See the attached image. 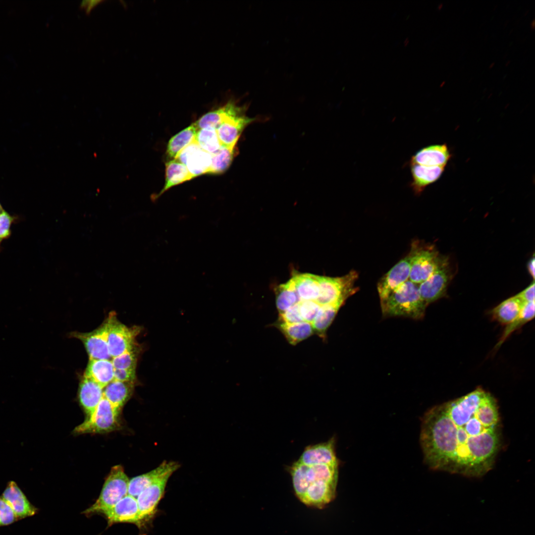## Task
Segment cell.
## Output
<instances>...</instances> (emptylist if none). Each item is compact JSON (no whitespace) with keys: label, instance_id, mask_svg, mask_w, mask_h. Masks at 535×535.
<instances>
[{"label":"cell","instance_id":"37","mask_svg":"<svg viewBox=\"0 0 535 535\" xmlns=\"http://www.w3.org/2000/svg\"><path fill=\"white\" fill-rule=\"evenodd\" d=\"M523 303L535 301V282L533 281L527 288L516 295Z\"/></svg>","mask_w":535,"mask_h":535},{"label":"cell","instance_id":"16","mask_svg":"<svg viewBox=\"0 0 535 535\" xmlns=\"http://www.w3.org/2000/svg\"><path fill=\"white\" fill-rule=\"evenodd\" d=\"M408 164L412 176L409 186L416 195L421 194L427 186L438 180L445 167V166H428L417 163Z\"/></svg>","mask_w":535,"mask_h":535},{"label":"cell","instance_id":"4","mask_svg":"<svg viewBox=\"0 0 535 535\" xmlns=\"http://www.w3.org/2000/svg\"><path fill=\"white\" fill-rule=\"evenodd\" d=\"M129 480L120 465L113 467L96 502L83 512L87 515L101 513L115 505L128 494Z\"/></svg>","mask_w":535,"mask_h":535},{"label":"cell","instance_id":"42","mask_svg":"<svg viewBox=\"0 0 535 535\" xmlns=\"http://www.w3.org/2000/svg\"><path fill=\"white\" fill-rule=\"evenodd\" d=\"M3 211H4V210H3V209H2V207H1V205H0V214H1V213H2V212Z\"/></svg>","mask_w":535,"mask_h":535},{"label":"cell","instance_id":"20","mask_svg":"<svg viewBox=\"0 0 535 535\" xmlns=\"http://www.w3.org/2000/svg\"><path fill=\"white\" fill-rule=\"evenodd\" d=\"M114 370L111 360L89 359L83 376L104 388L114 379Z\"/></svg>","mask_w":535,"mask_h":535},{"label":"cell","instance_id":"27","mask_svg":"<svg viewBox=\"0 0 535 535\" xmlns=\"http://www.w3.org/2000/svg\"><path fill=\"white\" fill-rule=\"evenodd\" d=\"M237 154V149L221 146L219 150L212 155V163L207 174H220L227 170Z\"/></svg>","mask_w":535,"mask_h":535},{"label":"cell","instance_id":"7","mask_svg":"<svg viewBox=\"0 0 535 535\" xmlns=\"http://www.w3.org/2000/svg\"><path fill=\"white\" fill-rule=\"evenodd\" d=\"M120 410L115 408L104 397L93 413L76 427V433H104L119 428L118 415Z\"/></svg>","mask_w":535,"mask_h":535},{"label":"cell","instance_id":"17","mask_svg":"<svg viewBox=\"0 0 535 535\" xmlns=\"http://www.w3.org/2000/svg\"><path fill=\"white\" fill-rule=\"evenodd\" d=\"M180 467L175 461H163L153 470L136 476L129 480L128 494L137 498L146 487L162 475L169 472H175Z\"/></svg>","mask_w":535,"mask_h":535},{"label":"cell","instance_id":"12","mask_svg":"<svg viewBox=\"0 0 535 535\" xmlns=\"http://www.w3.org/2000/svg\"><path fill=\"white\" fill-rule=\"evenodd\" d=\"M411 269V258L408 254L392 267L380 279L377 284V291L382 300L409 280Z\"/></svg>","mask_w":535,"mask_h":535},{"label":"cell","instance_id":"35","mask_svg":"<svg viewBox=\"0 0 535 535\" xmlns=\"http://www.w3.org/2000/svg\"><path fill=\"white\" fill-rule=\"evenodd\" d=\"M14 218L4 211L0 214V241L10 235V226Z\"/></svg>","mask_w":535,"mask_h":535},{"label":"cell","instance_id":"34","mask_svg":"<svg viewBox=\"0 0 535 535\" xmlns=\"http://www.w3.org/2000/svg\"><path fill=\"white\" fill-rule=\"evenodd\" d=\"M17 520L11 508L0 497V527L9 525Z\"/></svg>","mask_w":535,"mask_h":535},{"label":"cell","instance_id":"6","mask_svg":"<svg viewBox=\"0 0 535 535\" xmlns=\"http://www.w3.org/2000/svg\"><path fill=\"white\" fill-rule=\"evenodd\" d=\"M107 318V345L111 359L139 345L136 338L141 332L140 326H127L118 320L114 312H110Z\"/></svg>","mask_w":535,"mask_h":535},{"label":"cell","instance_id":"11","mask_svg":"<svg viewBox=\"0 0 535 535\" xmlns=\"http://www.w3.org/2000/svg\"><path fill=\"white\" fill-rule=\"evenodd\" d=\"M107 318L96 329L89 332H73L70 336L81 341L89 359L111 360L107 345Z\"/></svg>","mask_w":535,"mask_h":535},{"label":"cell","instance_id":"26","mask_svg":"<svg viewBox=\"0 0 535 535\" xmlns=\"http://www.w3.org/2000/svg\"><path fill=\"white\" fill-rule=\"evenodd\" d=\"M279 329L288 342L295 345L307 338L313 333L311 323L302 321L294 323H280Z\"/></svg>","mask_w":535,"mask_h":535},{"label":"cell","instance_id":"36","mask_svg":"<svg viewBox=\"0 0 535 535\" xmlns=\"http://www.w3.org/2000/svg\"><path fill=\"white\" fill-rule=\"evenodd\" d=\"M114 379L123 382H133L136 381L135 370L114 369Z\"/></svg>","mask_w":535,"mask_h":535},{"label":"cell","instance_id":"2","mask_svg":"<svg viewBox=\"0 0 535 535\" xmlns=\"http://www.w3.org/2000/svg\"><path fill=\"white\" fill-rule=\"evenodd\" d=\"M336 439L306 447L289 467L294 493L309 507L322 509L336 496L340 464L335 450Z\"/></svg>","mask_w":535,"mask_h":535},{"label":"cell","instance_id":"23","mask_svg":"<svg viewBox=\"0 0 535 535\" xmlns=\"http://www.w3.org/2000/svg\"><path fill=\"white\" fill-rule=\"evenodd\" d=\"M524 304L516 295L502 301L491 311L492 317L498 322L507 325L519 314Z\"/></svg>","mask_w":535,"mask_h":535},{"label":"cell","instance_id":"41","mask_svg":"<svg viewBox=\"0 0 535 535\" xmlns=\"http://www.w3.org/2000/svg\"><path fill=\"white\" fill-rule=\"evenodd\" d=\"M442 6H443V4H442V3H440V4H439V5L438 6V9L439 10H440V9H441V8L442 7Z\"/></svg>","mask_w":535,"mask_h":535},{"label":"cell","instance_id":"18","mask_svg":"<svg viewBox=\"0 0 535 535\" xmlns=\"http://www.w3.org/2000/svg\"><path fill=\"white\" fill-rule=\"evenodd\" d=\"M451 157V154L446 144H435L417 151L411 157L408 163L428 166H446Z\"/></svg>","mask_w":535,"mask_h":535},{"label":"cell","instance_id":"13","mask_svg":"<svg viewBox=\"0 0 535 535\" xmlns=\"http://www.w3.org/2000/svg\"><path fill=\"white\" fill-rule=\"evenodd\" d=\"M185 165L195 178L207 174L212 163V155L202 149L194 141L178 155L175 159Z\"/></svg>","mask_w":535,"mask_h":535},{"label":"cell","instance_id":"44","mask_svg":"<svg viewBox=\"0 0 535 535\" xmlns=\"http://www.w3.org/2000/svg\"><path fill=\"white\" fill-rule=\"evenodd\" d=\"M493 65H494V63H492V64H491L490 65L489 68H491L493 66Z\"/></svg>","mask_w":535,"mask_h":535},{"label":"cell","instance_id":"45","mask_svg":"<svg viewBox=\"0 0 535 535\" xmlns=\"http://www.w3.org/2000/svg\"><path fill=\"white\" fill-rule=\"evenodd\" d=\"M0 243H1V241H0Z\"/></svg>","mask_w":535,"mask_h":535},{"label":"cell","instance_id":"19","mask_svg":"<svg viewBox=\"0 0 535 535\" xmlns=\"http://www.w3.org/2000/svg\"><path fill=\"white\" fill-rule=\"evenodd\" d=\"M104 388L92 379L83 377L79 384L78 396L80 403L87 416L93 413L103 398Z\"/></svg>","mask_w":535,"mask_h":535},{"label":"cell","instance_id":"31","mask_svg":"<svg viewBox=\"0 0 535 535\" xmlns=\"http://www.w3.org/2000/svg\"><path fill=\"white\" fill-rule=\"evenodd\" d=\"M141 348L140 345L113 357L111 362L114 369L135 370Z\"/></svg>","mask_w":535,"mask_h":535},{"label":"cell","instance_id":"5","mask_svg":"<svg viewBox=\"0 0 535 535\" xmlns=\"http://www.w3.org/2000/svg\"><path fill=\"white\" fill-rule=\"evenodd\" d=\"M411 258L409 280L419 285L427 279L440 265L444 256L432 246L413 242L409 253Z\"/></svg>","mask_w":535,"mask_h":535},{"label":"cell","instance_id":"22","mask_svg":"<svg viewBox=\"0 0 535 535\" xmlns=\"http://www.w3.org/2000/svg\"><path fill=\"white\" fill-rule=\"evenodd\" d=\"M192 178H194L193 177L184 164L176 159L169 160L165 163V182L163 187L152 199L155 200L171 187Z\"/></svg>","mask_w":535,"mask_h":535},{"label":"cell","instance_id":"32","mask_svg":"<svg viewBox=\"0 0 535 535\" xmlns=\"http://www.w3.org/2000/svg\"><path fill=\"white\" fill-rule=\"evenodd\" d=\"M296 304L303 321L311 323L322 306L317 301L312 300L300 301Z\"/></svg>","mask_w":535,"mask_h":535},{"label":"cell","instance_id":"33","mask_svg":"<svg viewBox=\"0 0 535 535\" xmlns=\"http://www.w3.org/2000/svg\"><path fill=\"white\" fill-rule=\"evenodd\" d=\"M280 323H294L304 321L300 314L297 304H295L282 313H279Z\"/></svg>","mask_w":535,"mask_h":535},{"label":"cell","instance_id":"38","mask_svg":"<svg viewBox=\"0 0 535 535\" xmlns=\"http://www.w3.org/2000/svg\"><path fill=\"white\" fill-rule=\"evenodd\" d=\"M102 0H84L82 1L80 7L84 9L86 12L88 14L91 9L99 3L102 2Z\"/></svg>","mask_w":535,"mask_h":535},{"label":"cell","instance_id":"1","mask_svg":"<svg viewBox=\"0 0 535 535\" xmlns=\"http://www.w3.org/2000/svg\"><path fill=\"white\" fill-rule=\"evenodd\" d=\"M498 403L478 388L428 409L421 418L424 463L434 471L481 478L493 468L502 445Z\"/></svg>","mask_w":535,"mask_h":535},{"label":"cell","instance_id":"21","mask_svg":"<svg viewBox=\"0 0 535 535\" xmlns=\"http://www.w3.org/2000/svg\"><path fill=\"white\" fill-rule=\"evenodd\" d=\"M135 382L113 379L104 388V397L119 410L132 395Z\"/></svg>","mask_w":535,"mask_h":535},{"label":"cell","instance_id":"24","mask_svg":"<svg viewBox=\"0 0 535 535\" xmlns=\"http://www.w3.org/2000/svg\"><path fill=\"white\" fill-rule=\"evenodd\" d=\"M197 131L198 129L193 123L172 136L167 145V157L172 160L175 159L182 150L195 141Z\"/></svg>","mask_w":535,"mask_h":535},{"label":"cell","instance_id":"39","mask_svg":"<svg viewBox=\"0 0 535 535\" xmlns=\"http://www.w3.org/2000/svg\"><path fill=\"white\" fill-rule=\"evenodd\" d=\"M535 258L533 257L531 259L528 264V271L533 278H535Z\"/></svg>","mask_w":535,"mask_h":535},{"label":"cell","instance_id":"10","mask_svg":"<svg viewBox=\"0 0 535 535\" xmlns=\"http://www.w3.org/2000/svg\"><path fill=\"white\" fill-rule=\"evenodd\" d=\"M450 277L448 258L444 257L430 276L419 284L420 295L427 306L445 296Z\"/></svg>","mask_w":535,"mask_h":535},{"label":"cell","instance_id":"43","mask_svg":"<svg viewBox=\"0 0 535 535\" xmlns=\"http://www.w3.org/2000/svg\"><path fill=\"white\" fill-rule=\"evenodd\" d=\"M444 84H445V82H443L442 83V84H441V85H440V87H442V86H443V85H444Z\"/></svg>","mask_w":535,"mask_h":535},{"label":"cell","instance_id":"8","mask_svg":"<svg viewBox=\"0 0 535 535\" xmlns=\"http://www.w3.org/2000/svg\"><path fill=\"white\" fill-rule=\"evenodd\" d=\"M246 107L240 106L235 101L231 110L216 128L219 140L222 146L235 148L243 130L255 121V118L248 117Z\"/></svg>","mask_w":535,"mask_h":535},{"label":"cell","instance_id":"29","mask_svg":"<svg viewBox=\"0 0 535 535\" xmlns=\"http://www.w3.org/2000/svg\"><path fill=\"white\" fill-rule=\"evenodd\" d=\"M342 304L337 303L322 306L312 323L314 330L321 336H324Z\"/></svg>","mask_w":535,"mask_h":535},{"label":"cell","instance_id":"9","mask_svg":"<svg viewBox=\"0 0 535 535\" xmlns=\"http://www.w3.org/2000/svg\"><path fill=\"white\" fill-rule=\"evenodd\" d=\"M173 473L169 472L162 475L138 496L140 527L154 517L158 504L164 495L168 479Z\"/></svg>","mask_w":535,"mask_h":535},{"label":"cell","instance_id":"25","mask_svg":"<svg viewBox=\"0 0 535 535\" xmlns=\"http://www.w3.org/2000/svg\"><path fill=\"white\" fill-rule=\"evenodd\" d=\"M534 317L535 301L524 303L518 316L511 322L506 325L502 335L495 346V348H499L514 331L532 320Z\"/></svg>","mask_w":535,"mask_h":535},{"label":"cell","instance_id":"15","mask_svg":"<svg viewBox=\"0 0 535 535\" xmlns=\"http://www.w3.org/2000/svg\"><path fill=\"white\" fill-rule=\"evenodd\" d=\"M1 497L12 510L17 520L32 516L38 509L31 503L23 491L14 481H10Z\"/></svg>","mask_w":535,"mask_h":535},{"label":"cell","instance_id":"3","mask_svg":"<svg viewBox=\"0 0 535 535\" xmlns=\"http://www.w3.org/2000/svg\"><path fill=\"white\" fill-rule=\"evenodd\" d=\"M380 305L385 317H403L414 319L423 318L427 306L420 295L419 285L410 280L380 300Z\"/></svg>","mask_w":535,"mask_h":535},{"label":"cell","instance_id":"14","mask_svg":"<svg viewBox=\"0 0 535 535\" xmlns=\"http://www.w3.org/2000/svg\"><path fill=\"white\" fill-rule=\"evenodd\" d=\"M103 514L106 517L109 526L118 523H129L140 527L137 498L129 494Z\"/></svg>","mask_w":535,"mask_h":535},{"label":"cell","instance_id":"28","mask_svg":"<svg viewBox=\"0 0 535 535\" xmlns=\"http://www.w3.org/2000/svg\"><path fill=\"white\" fill-rule=\"evenodd\" d=\"M234 100H229L223 106L203 115L195 123L198 130L212 127L216 128L231 110Z\"/></svg>","mask_w":535,"mask_h":535},{"label":"cell","instance_id":"30","mask_svg":"<svg viewBox=\"0 0 535 535\" xmlns=\"http://www.w3.org/2000/svg\"><path fill=\"white\" fill-rule=\"evenodd\" d=\"M195 141L202 149L211 155L217 152L222 146L216 128L212 127L198 129Z\"/></svg>","mask_w":535,"mask_h":535},{"label":"cell","instance_id":"40","mask_svg":"<svg viewBox=\"0 0 535 535\" xmlns=\"http://www.w3.org/2000/svg\"><path fill=\"white\" fill-rule=\"evenodd\" d=\"M531 29L534 30L535 29V19L533 20L531 24Z\"/></svg>","mask_w":535,"mask_h":535}]
</instances>
